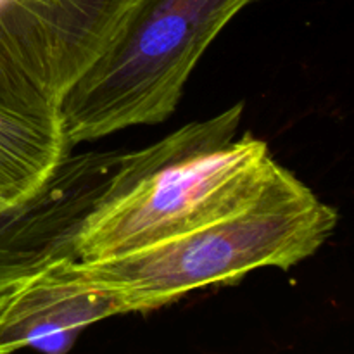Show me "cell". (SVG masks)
I'll return each instance as SVG.
<instances>
[{"label":"cell","mask_w":354,"mask_h":354,"mask_svg":"<svg viewBox=\"0 0 354 354\" xmlns=\"http://www.w3.org/2000/svg\"><path fill=\"white\" fill-rule=\"evenodd\" d=\"M244 104L127 152L76 237L80 261H100L175 237L251 199L275 159L252 133L239 137Z\"/></svg>","instance_id":"cell-1"},{"label":"cell","mask_w":354,"mask_h":354,"mask_svg":"<svg viewBox=\"0 0 354 354\" xmlns=\"http://www.w3.org/2000/svg\"><path fill=\"white\" fill-rule=\"evenodd\" d=\"M337 223V211L275 161L261 189L235 209L138 251L80 263L123 299L127 315L147 313L256 270L292 268L311 258Z\"/></svg>","instance_id":"cell-2"},{"label":"cell","mask_w":354,"mask_h":354,"mask_svg":"<svg viewBox=\"0 0 354 354\" xmlns=\"http://www.w3.org/2000/svg\"><path fill=\"white\" fill-rule=\"evenodd\" d=\"M252 2L140 0L59 100L69 145L171 116L211 41Z\"/></svg>","instance_id":"cell-3"},{"label":"cell","mask_w":354,"mask_h":354,"mask_svg":"<svg viewBox=\"0 0 354 354\" xmlns=\"http://www.w3.org/2000/svg\"><path fill=\"white\" fill-rule=\"evenodd\" d=\"M123 158V152L68 156L35 196L0 207V292L47 263L76 258L80 228L107 192Z\"/></svg>","instance_id":"cell-4"},{"label":"cell","mask_w":354,"mask_h":354,"mask_svg":"<svg viewBox=\"0 0 354 354\" xmlns=\"http://www.w3.org/2000/svg\"><path fill=\"white\" fill-rule=\"evenodd\" d=\"M140 0H0V40L61 100Z\"/></svg>","instance_id":"cell-5"},{"label":"cell","mask_w":354,"mask_h":354,"mask_svg":"<svg viewBox=\"0 0 354 354\" xmlns=\"http://www.w3.org/2000/svg\"><path fill=\"white\" fill-rule=\"evenodd\" d=\"M118 315H127L123 299L86 275L80 259H55L0 292V354H64L85 328Z\"/></svg>","instance_id":"cell-6"},{"label":"cell","mask_w":354,"mask_h":354,"mask_svg":"<svg viewBox=\"0 0 354 354\" xmlns=\"http://www.w3.org/2000/svg\"><path fill=\"white\" fill-rule=\"evenodd\" d=\"M69 151L59 99L0 40V207L35 196Z\"/></svg>","instance_id":"cell-7"}]
</instances>
